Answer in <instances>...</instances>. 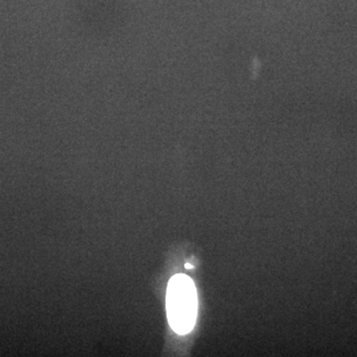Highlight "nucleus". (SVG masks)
Masks as SVG:
<instances>
[{
    "mask_svg": "<svg viewBox=\"0 0 357 357\" xmlns=\"http://www.w3.org/2000/svg\"><path fill=\"white\" fill-rule=\"evenodd\" d=\"M167 318L178 335L192 332L198 314V294L189 276L177 274L170 279L166 294Z\"/></svg>",
    "mask_w": 357,
    "mask_h": 357,
    "instance_id": "nucleus-1",
    "label": "nucleus"
},
{
    "mask_svg": "<svg viewBox=\"0 0 357 357\" xmlns=\"http://www.w3.org/2000/svg\"><path fill=\"white\" fill-rule=\"evenodd\" d=\"M185 268H187V269H192V264H185Z\"/></svg>",
    "mask_w": 357,
    "mask_h": 357,
    "instance_id": "nucleus-2",
    "label": "nucleus"
}]
</instances>
